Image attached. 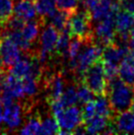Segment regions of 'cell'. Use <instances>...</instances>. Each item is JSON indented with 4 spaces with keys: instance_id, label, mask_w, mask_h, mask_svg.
<instances>
[{
    "instance_id": "obj_1",
    "label": "cell",
    "mask_w": 134,
    "mask_h": 135,
    "mask_svg": "<svg viewBox=\"0 0 134 135\" xmlns=\"http://www.w3.org/2000/svg\"><path fill=\"white\" fill-rule=\"evenodd\" d=\"M108 102L113 113H119L130 109L133 104V87L122 82L116 77L108 82Z\"/></svg>"
},
{
    "instance_id": "obj_2",
    "label": "cell",
    "mask_w": 134,
    "mask_h": 135,
    "mask_svg": "<svg viewBox=\"0 0 134 135\" xmlns=\"http://www.w3.org/2000/svg\"><path fill=\"white\" fill-rule=\"evenodd\" d=\"M80 82L84 83L94 95L107 96L108 84L103 60L100 59L92 64L81 75Z\"/></svg>"
},
{
    "instance_id": "obj_3",
    "label": "cell",
    "mask_w": 134,
    "mask_h": 135,
    "mask_svg": "<svg viewBox=\"0 0 134 135\" xmlns=\"http://www.w3.org/2000/svg\"><path fill=\"white\" fill-rule=\"evenodd\" d=\"M67 32L71 37L81 38L84 41H93L92 17L87 10L71 13L66 27Z\"/></svg>"
},
{
    "instance_id": "obj_4",
    "label": "cell",
    "mask_w": 134,
    "mask_h": 135,
    "mask_svg": "<svg viewBox=\"0 0 134 135\" xmlns=\"http://www.w3.org/2000/svg\"><path fill=\"white\" fill-rule=\"evenodd\" d=\"M53 116L60 127L59 134L73 133L79 125L83 124L82 110L75 105L67 107Z\"/></svg>"
},
{
    "instance_id": "obj_5",
    "label": "cell",
    "mask_w": 134,
    "mask_h": 135,
    "mask_svg": "<svg viewBox=\"0 0 134 135\" xmlns=\"http://www.w3.org/2000/svg\"><path fill=\"white\" fill-rule=\"evenodd\" d=\"M120 6L121 5H113L111 13L106 18L99 21L95 28V36L104 46L114 42L116 35L114 17L116 12L120 9Z\"/></svg>"
},
{
    "instance_id": "obj_6",
    "label": "cell",
    "mask_w": 134,
    "mask_h": 135,
    "mask_svg": "<svg viewBox=\"0 0 134 135\" xmlns=\"http://www.w3.org/2000/svg\"><path fill=\"white\" fill-rule=\"evenodd\" d=\"M103 46L95 45L93 41H88L87 45L81 49L80 53L77 56L75 63V73H77L80 77L88 68L94 64L96 61L102 59Z\"/></svg>"
},
{
    "instance_id": "obj_7",
    "label": "cell",
    "mask_w": 134,
    "mask_h": 135,
    "mask_svg": "<svg viewBox=\"0 0 134 135\" xmlns=\"http://www.w3.org/2000/svg\"><path fill=\"white\" fill-rule=\"evenodd\" d=\"M21 52L19 45L7 36L0 38V61L3 68H11L21 58Z\"/></svg>"
},
{
    "instance_id": "obj_8",
    "label": "cell",
    "mask_w": 134,
    "mask_h": 135,
    "mask_svg": "<svg viewBox=\"0 0 134 135\" xmlns=\"http://www.w3.org/2000/svg\"><path fill=\"white\" fill-rule=\"evenodd\" d=\"M59 32L51 25L46 27L41 34V49L37 53V58L41 63H45L49 56L54 51L56 41L58 40Z\"/></svg>"
},
{
    "instance_id": "obj_9",
    "label": "cell",
    "mask_w": 134,
    "mask_h": 135,
    "mask_svg": "<svg viewBox=\"0 0 134 135\" xmlns=\"http://www.w3.org/2000/svg\"><path fill=\"white\" fill-rule=\"evenodd\" d=\"M114 25L116 33L122 40L121 42H126L129 31L134 27V15L126 9H119L114 17Z\"/></svg>"
},
{
    "instance_id": "obj_10",
    "label": "cell",
    "mask_w": 134,
    "mask_h": 135,
    "mask_svg": "<svg viewBox=\"0 0 134 135\" xmlns=\"http://www.w3.org/2000/svg\"><path fill=\"white\" fill-rule=\"evenodd\" d=\"M24 108L21 104L11 103L10 105H4L3 122L9 129H16L22 122Z\"/></svg>"
},
{
    "instance_id": "obj_11",
    "label": "cell",
    "mask_w": 134,
    "mask_h": 135,
    "mask_svg": "<svg viewBox=\"0 0 134 135\" xmlns=\"http://www.w3.org/2000/svg\"><path fill=\"white\" fill-rule=\"evenodd\" d=\"M118 77L125 84L134 87V50H130L119 63Z\"/></svg>"
},
{
    "instance_id": "obj_12",
    "label": "cell",
    "mask_w": 134,
    "mask_h": 135,
    "mask_svg": "<svg viewBox=\"0 0 134 135\" xmlns=\"http://www.w3.org/2000/svg\"><path fill=\"white\" fill-rule=\"evenodd\" d=\"M116 132L134 134V112L131 109L116 113L113 122Z\"/></svg>"
},
{
    "instance_id": "obj_13",
    "label": "cell",
    "mask_w": 134,
    "mask_h": 135,
    "mask_svg": "<svg viewBox=\"0 0 134 135\" xmlns=\"http://www.w3.org/2000/svg\"><path fill=\"white\" fill-rule=\"evenodd\" d=\"M14 14L25 22L33 20L37 15L36 0H18L14 5Z\"/></svg>"
},
{
    "instance_id": "obj_14",
    "label": "cell",
    "mask_w": 134,
    "mask_h": 135,
    "mask_svg": "<svg viewBox=\"0 0 134 135\" xmlns=\"http://www.w3.org/2000/svg\"><path fill=\"white\" fill-rule=\"evenodd\" d=\"M49 103L58 100L65 90V79L61 74H55L49 78Z\"/></svg>"
},
{
    "instance_id": "obj_15",
    "label": "cell",
    "mask_w": 134,
    "mask_h": 135,
    "mask_svg": "<svg viewBox=\"0 0 134 135\" xmlns=\"http://www.w3.org/2000/svg\"><path fill=\"white\" fill-rule=\"evenodd\" d=\"M83 124L85 127L86 133H90V134H97L102 132L104 133L106 129L109 124V117L96 114L93 118H91Z\"/></svg>"
},
{
    "instance_id": "obj_16",
    "label": "cell",
    "mask_w": 134,
    "mask_h": 135,
    "mask_svg": "<svg viewBox=\"0 0 134 135\" xmlns=\"http://www.w3.org/2000/svg\"><path fill=\"white\" fill-rule=\"evenodd\" d=\"M37 14L45 22V18H50L56 12V0H36Z\"/></svg>"
},
{
    "instance_id": "obj_17",
    "label": "cell",
    "mask_w": 134,
    "mask_h": 135,
    "mask_svg": "<svg viewBox=\"0 0 134 135\" xmlns=\"http://www.w3.org/2000/svg\"><path fill=\"white\" fill-rule=\"evenodd\" d=\"M40 30H41V23L39 21H27L25 23L24 27L21 30L23 38L26 41L32 44L33 41L37 40V38L40 35Z\"/></svg>"
},
{
    "instance_id": "obj_18",
    "label": "cell",
    "mask_w": 134,
    "mask_h": 135,
    "mask_svg": "<svg viewBox=\"0 0 134 135\" xmlns=\"http://www.w3.org/2000/svg\"><path fill=\"white\" fill-rule=\"evenodd\" d=\"M87 42V41H82L81 38H75L69 42V46H68V51H67V56L69 58V65L70 68L74 70L75 68V63H76V59L77 56L80 53L81 49L83 47V45Z\"/></svg>"
},
{
    "instance_id": "obj_19",
    "label": "cell",
    "mask_w": 134,
    "mask_h": 135,
    "mask_svg": "<svg viewBox=\"0 0 134 135\" xmlns=\"http://www.w3.org/2000/svg\"><path fill=\"white\" fill-rule=\"evenodd\" d=\"M14 14L13 0H0V27L6 26Z\"/></svg>"
},
{
    "instance_id": "obj_20",
    "label": "cell",
    "mask_w": 134,
    "mask_h": 135,
    "mask_svg": "<svg viewBox=\"0 0 134 135\" xmlns=\"http://www.w3.org/2000/svg\"><path fill=\"white\" fill-rule=\"evenodd\" d=\"M69 16H70L69 13L57 9L55 13L49 18L50 19V24H51V26L54 29H56L60 33L62 31L66 30Z\"/></svg>"
},
{
    "instance_id": "obj_21",
    "label": "cell",
    "mask_w": 134,
    "mask_h": 135,
    "mask_svg": "<svg viewBox=\"0 0 134 135\" xmlns=\"http://www.w3.org/2000/svg\"><path fill=\"white\" fill-rule=\"evenodd\" d=\"M70 38L71 36L67 32V30L60 32L59 36H58V40L56 41L55 47H54V51H55L58 56H67V51H68V46H69Z\"/></svg>"
},
{
    "instance_id": "obj_22",
    "label": "cell",
    "mask_w": 134,
    "mask_h": 135,
    "mask_svg": "<svg viewBox=\"0 0 134 135\" xmlns=\"http://www.w3.org/2000/svg\"><path fill=\"white\" fill-rule=\"evenodd\" d=\"M95 103H96V113L98 115L106 116V117L111 118L112 109L109 105L108 99H107V96H97Z\"/></svg>"
},
{
    "instance_id": "obj_23",
    "label": "cell",
    "mask_w": 134,
    "mask_h": 135,
    "mask_svg": "<svg viewBox=\"0 0 134 135\" xmlns=\"http://www.w3.org/2000/svg\"><path fill=\"white\" fill-rule=\"evenodd\" d=\"M60 127L57 120L53 117H46L41 121L40 134H59Z\"/></svg>"
},
{
    "instance_id": "obj_24",
    "label": "cell",
    "mask_w": 134,
    "mask_h": 135,
    "mask_svg": "<svg viewBox=\"0 0 134 135\" xmlns=\"http://www.w3.org/2000/svg\"><path fill=\"white\" fill-rule=\"evenodd\" d=\"M60 103L64 105V108L74 105L76 103H78L77 99V90L74 86H69L65 88L64 92L62 93L61 97L58 99Z\"/></svg>"
},
{
    "instance_id": "obj_25",
    "label": "cell",
    "mask_w": 134,
    "mask_h": 135,
    "mask_svg": "<svg viewBox=\"0 0 134 135\" xmlns=\"http://www.w3.org/2000/svg\"><path fill=\"white\" fill-rule=\"evenodd\" d=\"M23 90L24 95L28 97H33L39 91V79L34 76H28L26 78L22 79Z\"/></svg>"
},
{
    "instance_id": "obj_26",
    "label": "cell",
    "mask_w": 134,
    "mask_h": 135,
    "mask_svg": "<svg viewBox=\"0 0 134 135\" xmlns=\"http://www.w3.org/2000/svg\"><path fill=\"white\" fill-rule=\"evenodd\" d=\"M41 123V120L39 116L32 117V118L23 126L22 129L20 130V133H21V134H25V135L40 134Z\"/></svg>"
},
{
    "instance_id": "obj_27",
    "label": "cell",
    "mask_w": 134,
    "mask_h": 135,
    "mask_svg": "<svg viewBox=\"0 0 134 135\" xmlns=\"http://www.w3.org/2000/svg\"><path fill=\"white\" fill-rule=\"evenodd\" d=\"M76 90H77V99L81 105H85L86 103H88L89 101L94 99L93 92L90 90L84 83L80 82Z\"/></svg>"
},
{
    "instance_id": "obj_28",
    "label": "cell",
    "mask_w": 134,
    "mask_h": 135,
    "mask_svg": "<svg viewBox=\"0 0 134 135\" xmlns=\"http://www.w3.org/2000/svg\"><path fill=\"white\" fill-rule=\"evenodd\" d=\"M80 0H56V8L67 13H73L78 9Z\"/></svg>"
},
{
    "instance_id": "obj_29",
    "label": "cell",
    "mask_w": 134,
    "mask_h": 135,
    "mask_svg": "<svg viewBox=\"0 0 134 135\" xmlns=\"http://www.w3.org/2000/svg\"><path fill=\"white\" fill-rule=\"evenodd\" d=\"M82 109V117H83V123H85L86 121L93 118L94 116L97 114L96 113V103H95V99L86 103L85 105H83Z\"/></svg>"
},
{
    "instance_id": "obj_30",
    "label": "cell",
    "mask_w": 134,
    "mask_h": 135,
    "mask_svg": "<svg viewBox=\"0 0 134 135\" xmlns=\"http://www.w3.org/2000/svg\"><path fill=\"white\" fill-rule=\"evenodd\" d=\"M99 2H100V0H83V5H84L85 10L91 12L97 6Z\"/></svg>"
},
{
    "instance_id": "obj_31",
    "label": "cell",
    "mask_w": 134,
    "mask_h": 135,
    "mask_svg": "<svg viewBox=\"0 0 134 135\" xmlns=\"http://www.w3.org/2000/svg\"><path fill=\"white\" fill-rule=\"evenodd\" d=\"M121 6L134 15V0H121Z\"/></svg>"
},
{
    "instance_id": "obj_32",
    "label": "cell",
    "mask_w": 134,
    "mask_h": 135,
    "mask_svg": "<svg viewBox=\"0 0 134 135\" xmlns=\"http://www.w3.org/2000/svg\"><path fill=\"white\" fill-rule=\"evenodd\" d=\"M128 41L130 44V46L132 49H134V27L129 31V34H128Z\"/></svg>"
},
{
    "instance_id": "obj_33",
    "label": "cell",
    "mask_w": 134,
    "mask_h": 135,
    "mask_svg": "<svg viewBox=\"0 0 134 135\" xmlns=\"http://www.w3.org/2000/svg\"><path fill=\"white\" fill-rule=\"evenodd\" d=\"M3 110H4L3 103H2V99L0 97V125L3 123Z\"/></svg>"
},
{
    "instance_id": "obj_34",
    "label": "cell",
    "mask_w": 134,
    "mask_h": 135,
    "mask_svg": "<svg viewBox=\"0 0 134 135\" xmlns=\"http://www.w3.org/2000/svg\"><path fill=\"white\" fill-rule=\"evenodd\" d=\"M130 109L134 112V87H133V104H132V105H131Z\"/></svg>"
},
{
    "instance_id": "obj_35",
    "label": "cell",
    "mask_w": 134,
    "mask_h": 135,
    "mask_svg": "<svg viewBox=\"0 0 134 135\" xmlns=\"http://www.w3.org/2000/svg\"><path fill=\"white\" fill-rule=\"evenodd\" d=\"M4 69H5V68H3V67H2V66H1V65H0V74H1V72L3 71Z\"/></svg>"
},
{
    "instance_id": "obj_36",
    "label": "cell",
    "mask_w": 134,
    "mask_h": 135,
    "mask_svg": "<svg viewBox=\"0 0 134 135\" xmlns=\"http://www.w3.org/2000/svg\"><path fill=\"white\" fill-rule=\"evenodd\" d=\"M0 38H1V37H0Z\"/></svg>"
}]
</instances>
